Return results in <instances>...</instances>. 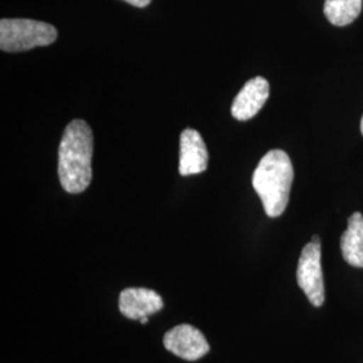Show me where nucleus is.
Masks as SVG:
<instances>
[{
  "label": "nucleus",
  "mask_w": 363,
  "mask_h": 363,
  "mask_svg": "<svg viewBox=\"0 0 363 363\" xmlns=\"http://www.w3.org/2000/svg\"><path fill=\"white\" fill-rule=\"evenodd\" d=\"M93 132L86 121L73 120L66 125L58 150V177L69 194L84 193L93 178Z\"/></svg>",
  "instance_id": "obj_1"
},
{
  "label": "nucleus",
  "mask_w": 363,
  "mask_h": 363,
  "mask_svg": "<svg viewBox=\"0 0 363 363\" xmlns=\"http://www.w3.org/2000/svg\"><path fill=\"white\" fill-rule=\"evenodd\" d=\"M294 182V166L281 150H272L262 156L252 177V184L259 194L268 217H280L289 202Z\"/></svg>",
  "instance_id": "obj_2"
},
{
  "label": "nucleus",
  "mask_w": 363,
  "mask_h": 363,
  "mask_svg": "<svg viewBox=\"0 0 363 363\" xmlns=\"http://www.w3.org/2000/svg\"><path fill=\"white\" fill-rule=\"evenodd\" d=\"M57 37V28L40 21L19 18L0 21V49L3 52H27L39 46H49Z\"/></svg>",
  "instance_id": "obj_3"
},
{
  "label": "nucleus",
  "mask_w": 363,
  "mask_h": 363,
  "mask_svg": "<svg viewBox=\"0 0 363 363\" xmlns=\"http://www.w3.org/2000/svg\"><path fill=\"white\" fill-rule=\"evenodd\" d=\"M320 244L308 242L303 247L298 259V284L313 307H322L325 303V280L322 271Z\"/></svg>",
  "instance_id": "obj_4"
},
{
  "label": "nucleus",
  "mask_w": 363,
  "mask_h": 363,
  "mask_svg": "<svg viewBox=\"0 0 363 363\" xmlns=\"http://www.w3.org/2000/svg\"><path fill=\"white\" fill-rule=\"evenodd\" d=\"M164 347L186 361H198L210 350L205 335L190 325H177L167 331Z\"/></svg>",
  "instance_id": "obj_5"
},
{
  "label": "nucleus",
  "mask_w": 363,
  "mask_h": 363,
  "mask_svg": "<svg viewBox=\"0 0 363 363\" xmlns=\"http://www.w3.org/2000/svg\"><path fill=\"white\" fill-rule=\"evenodd\" d=\"M269 97V82L262 77L249 79L238 91L232 104V116L238 121H247L256 116Z\"/></svg>",
  "instance_id": "obj_6"
},
{
  "label": "nucleus",
  "mask_w": 363,
  "mask_h": 363,
  "mask_svg": "<svg viewBox=\"0 0 363 363\" xmlns=\"http://www.w3.org/2000/svg\"><path fill=\"white\" fill-rule=\"evenodd\" d=\"M118 308L130 320H140L160 311L163 308V298L152 289L127 288L120 294Z\"/></svg>",
  "instance_id": "obj_7"
},
{
  "label": "nucleus",
  "mask_w": 363,
  "mask_h": 363,
  "mask_svg": "<svg viewBox=\"0 0 363 363\" xmlns=\"http://www.w3.org/2000/svg\"><path fill=\"white\" fill-rule=\"evenodd\" d=\"M179 172L182 177L201 174L208 169V152L198 130H183L179 143Z\"/></svg>",
  "instance_id": "obj_8"
},
{
  "label": "nucleus",
  "mask_w": 363,
  "mask_h": 363,
  "mask_svg": "<svg viewBox=\"0 0 363 363\" xmlns=\"http://www.w3.org/2000/svg\"><path fill=\"white\" fill-rule=\"evenodd\" d=\"M342 256L347 264L363 268V216L354 213L347 220V229L340 237Z\"/></svg>",
  "instance_id": "obj_9"
},
{
  "label": "nucleus",
  "mask_w": 363,
  "mask_h": 363,
  "mask_svg": "<svg viewBox=\"0 0 363 363\" xmlns=\"http://www.w3.org/2000/svg\"><path fill=\"white\" fill-rule=\"evenodd\" d=\"M363 0H325V18L334 26H347L362 11Z\"/></svg>",
  "instance_id": "obj_10"
},
{
  "label": "nucleus",
  "mask_w": 363,
  "mask_h": 363,
  "mask_svg": "<svg viewBox=\"0 0 363 363\" xmlns=\"http://www.w3.org/2000/svg\"><path fill=\"white\" fill-rule=\"evenodd\" d=\"M124 1H127L128 4H130V6L139 7V9L147 7V6L151 3V0H124Z\"/></svg>",
  "instance_id": "obj_11"
},
{
  "label": "nucleus",
  "mask_w": 363,
  "mask_h": 363,
  "mask_svg": "<svg viewBox=\"0 0 363 363\" xmlns=\"http://www.w3.org/2000/svg\"><path fill=\"white\" fill-rule=\"evenodd\" d=\"M140 323H142V325H147V323H148V318H142V319H140Z\"/></svg>",
  "instance_id": "obj_12"
},
{
  "label": "nucleus",
  "mask_w": 363,
  "mask_h": 363,
  "mask_svg": "<svg viewBox=\"0 0 363 363\" xmlns=\"http://www.w3.org/2000/svg\"><path fill=\"white\" fill-rule=\"evenodd\" d=\"M361 132H362V135H363V117H362V120H361Z\"/></svg>",
  "instance_id": "obj_13"
}]
</instances>
